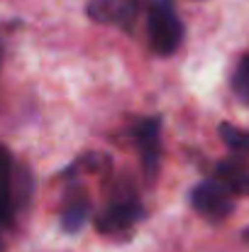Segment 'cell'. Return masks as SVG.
Segmentation results:
<instances>
[{
  "mask_svg": "<svg viewBox=\"0 0 249 252\" xmlns=\"http://www.w3.org/2000/svg\"><path fill=\"white\" fill-rule=\"evenodd\" d=\"M149 44L159 57L173 54L183 42V22L171 0H152L149 2Z\"/></svg>",
  "mask_w": 249,
  "mask_h": 252,
  "instance_id": "cell-1",
  "label": "cell"
},
{
  "mask_svg": "<svg viewBox=\"0 0 249 252\" xmlns=\"http://www.w3.org/2000/svg\"><path fill=\"white\" fill-rule=\"evenodd\" d=\"M191 203H193V208L200 216H205L210 220H222L235 208V198H232L230 189L222 186L220 181H203V184H198L193 189V193H191Z\"/></svg>",
  "mask_w": 249,
  "mask_h": 252,
  "instance_id": "cell-2",
  "label": "cell"
},
{
  "mask_svg": "<svg viewBox=\"0 0 249 252\" xmlns=\"http://www.w3.org/2000/svg\"><path fill=\"white\" fill-rule=\"evenodd\" d=\"M144 218V208L137 203V201H120V203H112L110 208H105L95 225L100 233L105 235H115V233H125L130 230L132 225H137L139 220Z\"/></svg>",
  "mask_w": 249,
  "mask_h": 252,
  "instance_id": "cell-3",
  "label": "cell"
},
{
  "mask_svg": "<svg viewBox=\"0 0 249 252\" xmlns=\"http://www.w3.org/2000/svg\"><path fill=\"white\" fill-rule=\"evenodd\" d=\"M159 118H147L142 123L135 125L132 135L139 145L142 152V164H144V174L147 179H154L159 171V155H162V142H159Z\"/></svg>",
  "mask_w": 249,
  "mask_h": 252,
  "instance_id": "cell-4",
  "label": "cell"
},
{
  "mask_svg": "<svg viewBox=\"0 0 249 252\" xmlns=\"http://www.w3.org/2000/svg\"><path fill=\"white\" fill-rule=\"evenodd\" d=\"M137 0H90L88 15L95 22L105 25H125L135 17L137 12Z\"/></svg>",
  "mask_w": 249,
  "mask_h": 252,
  "instance_id": "cell-5",
  "label": "cell"
},
{
  "mask_svg": "<svg viewBox=\"0 0 249 252\" xmlns=\"http://www.w3.org/2000/svg\"><path fill=\"white\" fill-rule=\"evenodd\" d=\"M90 216V203L85 201V196H79V198H69L64 211H61V228L66 233H79L85 220Z\"/></svg>",
  "mask_w": 249,
  "mask_h": 252,
  "instance_id": "cell-6",
  "label": "cell"
},
{
  "mask_svg": "<svg viewBox=\"0 0 249 252\" xmlns=\"http://www.w3.org/2000/svg\"><path fill=\"white\" fill-rule=\"evenodd\" d=\"M218 181H220L222 186H227L232 196H235V193L249 196V171L242 169L240 164H230V162L220 164V167H218Z\"/></svg>",
  "mask_w": 249,
  "mask_h": 252,
  "instance_id": "cell-7",
  "label": "cell"
},
{
  "mask_svg": "<svg viewBox=\"0 0 249 252\" xmlns=\"http://www.w3.org/2000/svg\"><path fill=\"white\" fill-rule=\"evenodd\" d=\"M218 132H220V137H222V142L232 150V152H249V130H240V127H235V125H230V123H222L220 127H218Z\"/></svg>",
  "mask_w": 249,
  "mask_h": 252,
  "instance_id": "cell-8",
  "label": "cell"
},
{
  "mask_svg": "<svg viewBox=\"0 0 249 252\" xmlns=\"http://www.w3.org/2000/svg\"><path fill=\"white\" fill-rule=\"evenodd\" d=\"M232 88H235V93H237V98H240V100L249 103V54L247 57H242V62H240V64H237V69H235Z\"/></svg>",
  "mask_w": 249,
  "mask_h": 252,
  "instance_id": "cell-9",
  "label": "cell"
},
{
  "mask_svg": "<svg viewBox=\"0 0 249 252\" xmlns=\"http://www.w3.org/2000/svg\"><path fill=\"white\" fill-rule=\"evenodd\" d=\"M242 238H245V240H247V243H249V228H247V230H245V233H242Z\"/></svg>",
  "mask_w": 249,
  "mask_h": 252,
  "instance_id": "cell-10",
  "label": "cell"
}]
</instances>
